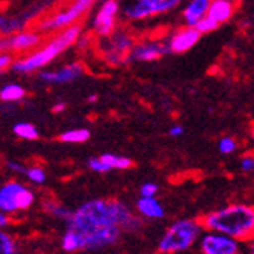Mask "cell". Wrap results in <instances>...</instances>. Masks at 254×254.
Segmentation results:
<instances>
[{"label":"cell","instance_id":"1","mask_svg":"<svg viewBox=\"0 0 254 254\" xmlns=\"http://www.w3.org/2000/svg\"><path fill=\"white\" fill-rule=\"evenodd\" d=\"M67 230L78 234L81 251H96L115 245L124 231H136L141 222L124 203L113 198H96L71 211Z\"/></svg>","mask_w":254,"mask_h":254},{"label":"cell","instance_id":"2","mask_svg":"<svg viewBox=\"0 0 254 254\" xmlns=\"http://www.w3.org/2000/svg\"><path fill=\"white\" fill-rule=\"evenodd\" d=\"M82 33V25L76 22L70 27L58 31L56 36H53L48 42H45L42 47L34 48L33 52L23 55L19 59H12L9 68L16 73L30 74L44 70L48 64H52L58 56H61L67 48L74 45L78 37Z\"/></svg>","mask_w":254,"mask_h":254},{"label":"cell","instance_id":"3","mask_svg":"<svg viewBox=\"0 0 254 254\" xmlns=\"http://www.w3.org/2000/svg\"><path fill=\"white\" fill-rule=\"evenodd\" d=\"M201 228L236 240H247L254 230V209L248 205H230L212 211L201 220Z\"/></svg>","mask_w":254,"mask_h":254},{"label":"cell","instance_id":"4","mask_svg":"<svg viewBox=\"0 0 254 254\" xmlns=\"http://www.w3.org/2000/svg\"><path fill=\"white\" fill-rule=\"evenodd\" d=\"M201 223L195 220H179L172 223L160 240L158 250L163 254H174L189 250L200 237Z\"/></svg>","mask_w":254,"mask_h":254},{"label":"cell","instance_id":"5","mask_svg":"<svg viewBox=\"0 0 254 254\" xmlns=\"http://www.w3.org/2000/svg\"><path fill=\"white\" fill-rule=\"evenodd\" d=\"M95 2L96 0H74V2H71V5H68L67 8H64V9L55 12V14L42 19L39 23H37V31L39 33H55V31H61L64 28L70 27V25L79 22L87 12L92 9Z\"/></svg>","mask_w":254,"mask_h":254},{"label":"cell","instance_id":"6","mask_svg":"<svg viewBox=\"0 0 254 254\" xmlns=\"http://www.w3.org/2000/svg\"><path fill=\"white\" fill-rule=\"evenodd\" d=\"M185 0H124V3H120V12L124 19L136 22L143 20L150 16H160L179 8Z\"/></svg>","mask_w":254,"mask_h":254},{"label":"cell","instance_id":"7","mask_svg":"<svg viewBox=\"0 0 254 254\" xmlns=\"http://www.w3.org/2000/svg\"><path fill=\"white\" fill-rule=\"evenodd\" d=\"M34 200L33 190L20 182L9 180L0 186V211L6 215L30 209Z\"/></svg>","mask_w":254,"mask_h":254},{"label":"cell","instance_id":"8","mask_svg":"<svg viewBox=\"0 0 254 254\" xmlns=\"http://www.w3.org/2000/svg\"><path fill=\"white\" fill-rule=\"evenodd\" d=\"M103 52L104 59L110 65H121L127 62V56L135 44V37L126 30H115L110 36L103 37Z\"/></svg>","mask_w":254,"mask_h":254},{"label":"cell","instance_id":"9","mask_svg":"<svg viewBox=\"0 0 254 254\" xmlns=\"http://www.w3.org/2000/svg\"><path fill=\"white\" fill-rule=\"evenodd\" d=\"M120 16V0H106L96 11L92 20V31L103 39L117 30V20Z\"/></svg>","mask_w":254,"mask_h":254},{"label":"cell","instance_id":"10","mask_svg":"<svg viewBox=\"0 0 254 254\" xmlns=\"http://www.w3.org/2000/svg\"><path fill=\"white\" fill-rule=\"evenodd\" d=\"M84 73H85L84 64L79 61H74L56 70H41L37 78L48 85H64L78 81Z\"/></svg>","mask_w":254,"mask_h":254},{"label":"cell","instance_id":"11","mask_svg":"<svg viewBox=\"0 0 254 254\" xmlns=\"http://www.w3.org/2000/svg\"><path fill=\"white\" fill-rule=\"evenodd\" d=\"M200 248L203 254H240L239 240L212 231L201 237Z\"/></svg>","mask_w":254,"mask_h":254},{"label":"cell","instance_id":"12","mask_svg":"<svg viewBox=\"0 0 254 254\" xmlns=\"http://www.w3.org/2000/svg\"><path fill=\"white\" fill-rule=\"evenodd\" d=\"M200 37L201 34L194 27H183L180 30H175L164 44H166L169 53L182 55L189 52L192 47H195L200 41Z\"/></svg>","mask_w":254,"mask_h":254},{"label":"cell","instance_id":"13","mask_svg":"<svg viewBox=\"0 0 254 254\" xmlns=\"http://www.w3.org/2000/svg\"><path fill=\"white\" fill-rule=\"evenodd\" d=\"M168 52V47L164 42L160 41H143L135 42L132 50L129 52L127 61L132 62H154L164 56Z\"/></svg>","mask_w":254,"mask_h":254},{"label":"cell","instance_id":"14","mask_svg":"<svg viewBox=\"0 0 254 254\" xmlns=\"http://www.w3.org/2000/svg\"><path fill=\"white\" fill-rule=\"evenodd\" d=\"M42 42V34L33 30H22L8 36L9 53H30Z\"/></svg>","mask_w":254,"mask_h":254},{"label":"cell","instance_id":"15","mask_svg":"<svg viewBox=\"0 0 254 254\" xmlns=\"http://www.w3.org/2000/svg\"><path fill=\"white\" fill-rule=\"evenodd\" d=\"M209 3L211 0H185V8H183L185 27H194L208 12Z\"/></svg>","mask_w":254,"mask_h":254},{"label":"cell","instance_id":"16","mask_svg":"<svg viewBox=\"0 0 254 254\" xmlns=\"http://www.w3.org/2000/svg\"><path fill=\"white\" fill-rule=\"evenodd\" d=\"M236 12V0H211L206 14L219 25L230 20Z\"/></svg>","mask_w":254,"mask_h":254},{"label":"cell","instance_id":"17","mask_svg":"<svg viewBox=\"0 0 254 254\" xmlns=\"http://www.w3.org/2000/svg\"><path fill=\"white\" fill-rule=\"evenodd\" d=\"M136 211L146 219L158 220L164 217V208L155 197H139L136 201Z\"/></svg>","mask_w":254,"mask_h":254},{"label":"cell","instance_id":"18","mask_svg":"<svg viewBox=\"0 0 254 254\" xmlns=\"http://www.w3.org/2000/svg\"><path fill=\"white\" fill-rule=\"evenodd\" d=\"M25 96H27V90L20 84H6L0 88V101L2 103H19Z\"/></svg>","mask_w":254,"mask_h":254},{"label":"cell","instance_id":"19","mask_svg":"<svg viewBox=\"0 0 254 254\" xmlns=\"http://www.w3.org/2000/svg\"><path fill=\"white\" fill-rule=\"evenodd\" d=\"M25 20L17 17V16H6L0 14V34L2 36H9L17 31L25 30Z\"/></svg>","mask_w":254,"mask_h":254},{"label":"cell","instance_id":"20","mask_svg":"<svg viewBox=\"0 0 254 254\" xmlns=\"http://www.w3.org/2000/svg\"><path fill=\"white\" fill-rule=\"evenodd\" d=\"M88 138H90V130L88 129H70L59 135V141L68 144H79L88 141Z\"/></svg>","mask_w":254,"mask_h":254},{"label":"cell","instance_id":"21","mask_svg":"<svg viewBox=\"0 0 254 254\" xmlns=\"http://www.w3.org/2000/svg\"><path fill=\"white\" fill-rule=\"evenodd\" d=\"M12 132L20 139H27V141H34V139L39 138V130L31 123H17L12 127Z\"/></svg>","mask_w":254,"mask_h":254},{"label":"cell","instance_id":"22","mask_svg":"<svg viewBox=\"0 0 254 254\" xmlns=\"http://www.w3.org/2000/svg\"><path fill=\"white\" fill-rule=\"evenodd\" d=\"M103 160L110 169H129L132 168L133 161L127 157H120V155H115V154H103L99 157Z\"/></svg>","mask_w":254,"mask_h":254},{"label":"cell","instance_id":"23","mask_svg":"<svg viewBox=\"0 0 254 254\" xmlns=\"http://www.w3.org/2000/svg\"><path fill=\"white\" fill-rule=\"evenodd\" d=\"M44 209L50 215H53L55 219H61V220H67L70 217V214H71L70 209L64 208L61 203H58L55 200H45L44 201Z\"/></svg>","mask_w":254,"mask_h":254},{"label":"cell","instance_id":"24","mask_svg":"<svg viewBox=\"0 0 254 254\" xmlns=\"http://www.w3.org/2000/svg\"><path fill=\"white\" fill-rule=\"evenodd\" d=\"M0 254H19L17 242L2 230H0Z\"/></svg>","mask_w":254,"mask_h":254},{"label":"cell","instance_id":"25","mask_svg":"<svg viewBox=\"0 0 254 254\" xmlns=\"http://www.w3.org/2000/svg\"><path fill=\"white\" fill-rule=\"evenodd\" d=\"M62 248L64 251L67 253H74V251H81V245H79V237L76 233L67 230L65 233H64L62 236Z\"/></svg>","mask_w":254,"mask_h":254},{"label":"cell","instance_id":"26","mask_svg":"<svg viewBox=\"0 0 254 254\" xmlns=\"http://www.w3.org/2000/svg\"><path fill=\"white\" fill-rule=\"evenodd\" d=\"M220 27V25L215 22L212 17H209L208 14H205L203 16L195 25H194V28L200 33V34H208V33H212V31H215Z\"/></svg>","mask_w":254,"mask_h":254},{"label":"cell","instance_id":"27","mask_svg":"<svg viewBox=\"0 0 254 254\" xmlns=\"http://www.w3.org/2000/svg\"><path fill=\"white\" fill-rule=\"evenodd\" d=\"M25 177L34 185H44L47 182V172L41 166H30L25 171Z\"/></svg>","mask_w":254,"mask_h":254},{"label":"cell","instance_id":"28","mask_svg":"<svg viewBox=\"0 0 254 254\" xmlns=\"http://www.w3.org/2000/svg\"><path fill=\"white\" fill-rule=\"evenodd\" d=\"M237 149V141L233 136H222L219 139V150L225 155H231L234 154Z\"/></svg>","mask_w":254,"mask_h":254},{"label":"cell","instance_id":"29","mask_svg":"<svg viewBox=\"0 0 254 254\" xmlns=\"http://www.w3.org/2000/svg\"><path fill=\"white\" fill-rule=\"evenodd\" d=\"M87 164H88V168H90L93 172H98V174H106V172H110L112 171L99 157L98 158H90Z\"/></svg>","mask_w":254,"mask_h":254},{"label":"cell","instance_id":"30","mask_svg":"<svg viewBox=\"0 0 254 254\" xmlns=\"http://www.w3.org/2000/svg\"><path fill=\"white\" fill-rule=\"evenodd\" d=\"M158 192V185L155 183H144L141 188H139V194H141V197H155Z\"/></svg>","mask_w":254,"mask_h":254},{"label":"cell","instance_id":"31","mask_svg":"<svg viewBox=\"0 0 254 254\" xmlns=\"http://www.w3.org/2000/svg\"><path fill=\"white\" fill-rule=\"evenodd\" d=\"M6 168H8V171H11L12 174H17V175H25V171H27V168L19 161H6Z\"/></svg>","mask_w":254,"mask_h":254},{"label":"cell","instance_id":"32","mask_svg":"<svg viewBox=\"0 0 254 254\" xmlns=\"http://www.w3.org/2000/svg\"><path fill=\"white\" fill-rule=\"evenodd\" d=\"M240 169H242L244 172H247V174L253 172V169H254V158H253V155H245L242 160H240Z\"/></svg>","mask_w":254,"mask_h":254},{"label":"cell","instance_id":"33","mask_svg":"<svg viewBox=\"0 0 254 254\" xmlns=\"http://www.w3.org/2000/svg\"><path fill=\"white\" fill-rule=\"evenodd\" d=\"M11 62H12L11 53H0V73L5 71L6 68H9Z\"/></svg>","mask_w":254,"mask_h":254},{"label":"cell","instance_id":"34","mask_svg":"<svg viewBox=\"0 0 254 254\" xmlns=\"http://www.w3.org/2000/svg\"><path fill=\"white\" fill-rule=\"evenodd\" d=\"M183 133H185L183 126H180V124H174V126H171V129H169V135H171V136L179 138V136H182Z\"/></svg>","mask_w":254,"mask_h":254},{"label":"cell","instance_id":"35","mask_svg":"<svg viewBox=\"0 0 254 254\" xmlns=\"http://www.w3.org/2000/svg\"><path fill=\"white\" fill-rule=\"evenodd\" d=\"M0 53H9V50H8V36L0 34Z\"/></svg>","mask_w":254,"mask_h":254},{"label":"cell","instance_id":"36","mask_svg":"<svg viewBox=\"0 0 254 254\" xmlns=\"http://www.w3.org/2000/svg\"><path fill=\"white\" fill-rule=\"evenodd\" d=\"M65 109H67V104H65V103H62V101H61V103H56V104L52 107V112H53V113H61V112L65 110Z\"/></svg>","mask_w":254,"mask_h":254},{"label":"cell","instance_id":"37","mask_svg":"<svg viewBox=\"0 0 254 254\" xmlns=\"http://www.w3.org/2000/svg\"><path fill=\"white\" fill-rule=\"evenodd\" d=\"M9 225V219H8V215L5 212L0 211V228H5Z\"/></svg>","mask_w":254,"mask_h":254},{"label":"cell","instance_id":"38","mask_svg":"<svg viewBox=\"0 0 254 254\" xmlns=\"http://www.w3.org/2000/svg\"><path fill=\"white\" fill-rule=\"evenodd\" d=\"M87 101H88V103H96V101H98V95L96 93H92V95H88V98H87Z\"/></svg>","mask_w":254,"mask_h":254},{"label":"cell","instance_id":"39","mask_svg":"<svg viewBox=\"0 0 254 254\" xmlns=\"http://www.w3.org/2000/svg\"><path fill=\"white\" fill-rule=\"evenodd\" d=\"M143 2H146V0H143Z\"/></svg>","mask_w":254,"mask_h":254}]
</instances>
